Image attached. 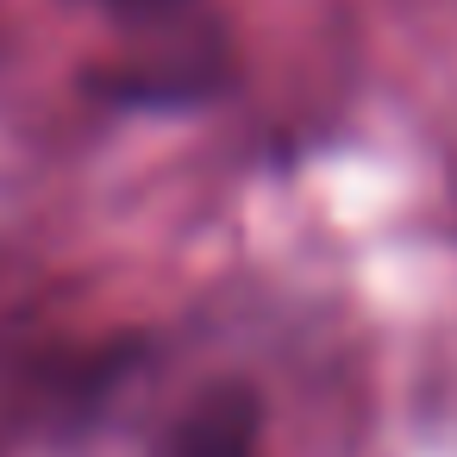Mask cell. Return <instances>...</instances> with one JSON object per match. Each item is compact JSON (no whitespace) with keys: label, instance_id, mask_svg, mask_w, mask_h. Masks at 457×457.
Returning a JSON list of instances; mask_svg holds the SVG:
<instances>
[{"label":"cell","instance_id":"cell-1","mask_svg":"<svg viewBox=\"0 0 457 457\" xmlns=\"http://www.w3.org/2000/svg\"><path fill=\"white\" fill-rule=\"evenodd\" d=\"M170 457H263V413L245 388H220L207 395L188 426L176 432Z\"/></svg>","mask_w":457,"mask_h":457},{"label":"cell","instance_id":"cell-2","mask_svg":"<svg viewBox=\"0 0 457 457\" xmlns=\"http://www.w3.org/2000/svg\"><path fill=\"white\" fill-rule=\"evenodd\" d=\"M88 7H101L113 20H170L176 7H188V0H88Z\"/></svg>","mask_w":457,"mask_h":457}]
</instances>
